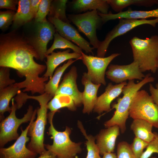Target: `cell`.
<instances>
[{
    "label": "cell",
    "mask_w": 158,
    "mask_h": 158,
    "mask_svg": "<svg viewBox=\"0 0 158 158\" xmlns=\"http://www.w3.org/2000/svg\"><path fill=\"white\" fill-rule=\"evenodd\" d=\"M22 97L25 102L28 99L35 100L40 105L39 108L34 110L31 120L28 132V136L30 137V140L27 147L31 151L40 155L47 151L44 146V140L47 118V104L53 98L46 93L37 96H29L23 93Z\"/></svg>",
    "instance_id": "cell-1"
},
{
    "label": "cell",
    "mask_w": 158,
    "mask_h": 158,
    "mask_svg": "<svg viewBox=\"0 0 158 158\" xmlns=\"http://www.w3.org/2000/svg\"><path fill=\"white\" fill-rule=\"evenodd\" d=\"M154 80L150 73H148L145 75L142 80L137 83H135L134 80L129 81L123 88V97L118 98L117 103L113 104L112 107L115 109V111L112 117L104 122L105 127L116 125L119 127L121 133H124L126 129V123L129 116L130 107L134 95L144 85L154 82Z\"/></svg>",
    "instance_id": "cell-2"
},
{
    "label": "cell",
    "mask_w": 158,
    "mask_h": 158,
    "mask_svg": "<svg viewBox=\"0 0 158 158\" xmlns=\"http://www.w3.org/2000/svg\"><path fill=\"white\" fill-rule=\"evenodd\" d=\"M56 111L49 112L47 118L50 126L47 133L53 140L52 144H44L46 150L58 158H75L82 151L81 142H75L70 139L71 129L66 126L65 130L59 131L56 129L53 123V118Z\"/></svg>",
    "instance_id": "cell-3"
},
{
    "label": "cell",
    "mask_w": 158,
    "mask_h": 158,
    "mask_svg": "<svg viewBox=\"0 0 158 158\" xmlns=\"http://www.w3.org/2000/svg\"><path fill=\"white\" fill-rule=\"evenodd\" d=\"M129 43L133 61L138 63L141 71H150L155 73L158 60V35L145 39L135 36L130 40Z\"/></svg>",
    "instance_id": "cell-4"
},
{
    "label": "cell",
    "mask_w": 158,
    "mask_h": 158,
    "mask_svg": "<svg viewBox=\"0 0 158 158\" xmlns=\"http://www.w3.org/2000/svg\"><path fill=\"white\" fill-rule=\"evenodd\" d=\"M129 116L133 119L146 121L158 129V106L145 90L138 91L132 100Z\"/></svg>",
    "instance_id": "cell-5"
},
{
    "label": "cell",
    "mask_w": 158,
    "mask_h": 158,
    "mask_svg": "<svg viewBox=\"0 0 158 158\" xmlns=\"http://www.w3.org/2000/svg\"><path fill=\"white\" fill-rule=\"evenodd\" d=\"M11 110L9 115L1 121L0 123V147H4L8 142L16 140L19 136L18 133L19 127L23 123L30 121L34 110L32 106H29L26 113L21 118L17 117L16 112L17 109L14 99H12Z\"/></svg>",
    "instance_id": "cell-6"
},
{
    "label": "cell",
    "mask_w": 158,
    "mask_h": 158,
    "mask_svg": "<svg viewBox=\"0 0 158 158\" xmlns=\"http://www.w3.org/2000/svg\"><path fill=\"white\" fill-rule=\"evenodd\" d=\"M98 12L97 10H93L81 14L68 15V18L70 21L87 37L93 47L97 49L101 41L97 38L96 30L103 23Z\"/></svg>",
    "instance_id": "cell-7"
},
{
    "label": "cell",
    "mask_w": 158,
    "mask_h": 158,
    "mask_svg": "<svg viewBox=\"0 0 158 158\" xmlns=\"http://www.w3.org/2000/svg\"><path fill=\"white\" fill-rule=\"evenodd\" d=\"M158 24V18L154 19H119V23L106 35L104 40L101 41L97 51V56L104 57L110 42L115 38L124 35L140 25L148 24L154 27Z\"/></svg>",
    "instance_id": "cell-8"
},
{
    "label": "cell",
    "mask_w": 158,
    "mask_h": 158,
    "mask_svg": "<svg viewBox=\"0 0 158 158\" xmlns=\"http://www.w3.org/2000/svg\"><path fill=\"white\" fill-rule=\"evenodd\" d=\"M121 54L114 53L110 56L104 57L87 55L81 53V59L87 69V74L94 84L106 85L105 75L107 68L110 63Z\"/></svg>",
    "instance_id": "cell-9"
},
{
    "label": "cell",
    "mask_w": 158,
    "mask_h": 158,
    "mask_svg": "<svg viewBox=\"0 0 158 158\" xmlns=\"http://www.w3.org/2000/svg\"><path fill=\"white\" fill-rule=\"evenodd\" d=\"M107 77L117 84L126 80L138 79L142 80L145 77L138 63L134 61L126 65L110 64L105 73Z\"/></svg>",
    "instance_id": "cell-10"
},
{
    "label": "cell",
    "mask_w": 158,
    "mask_h": 158,
    "mask_svg": "<svg viewBox=\"0 0 158 158\" xmlns=\"http://www.w3.org/2000/svg\"><path fill=\"white\" fill-rule=\"evenodd\" d=\"M37 23L35 35L31 39H28L40 60L43 61L46 57L47 44L54 37L56 30L54 25L47 20Z\"/></svg>",
    "instance_id": "cell-11"
},
{
    "label": "cell",
    "mask_w": 158,
    "mask_h": 158,
    "mask_svg": "<svg viewBox=\"0 0 158 158\" xmlns=\"http://www.w3.org/2000/svg\"><path fill=\"white\" fill-rule=\"evenodd\" d=\"M30 124L31 121L25 129L21 128V134L13 145L6 148L0 147V158H35L37 154L26 146L30 139L28 132Z\"/></svg>",
    "instance_id": "cell-12"
},
{
    "label": "cell",
    "mask_w": 158,
    "mask_h": 158,
    "mask_svg": "<svg viewBox=\"0 0 158 158\" xmlns=\"http://www.w3.org/2000/svg\"><path fill=\"white\" fill-rule=\"evenodd\" d=\"M48 19L61 36L75 44L86 53L93 54L92 50L94 48L90 46V43L83 38L73 26L57 18L48 17Z\"/></svg>",
    "instance_id": "cell-13"
},
{
    "label": "cell",
    "mask_w": 158,
    "mask_h": 158,
    "mask_svg": "<svg viewBox=\"0 0 158 158\" xmlns=\"http://www.w3.org/2000/svg\"><path fill=\"white\" fill-rule=\"evenodd\" d=\"M77 76L76 68L73 66L64 75L55 95L63 94L70 96L77 107L83 104L82 92L78 90L76 83Z\"/></svg>",
    "instance_id": "cell-14"
},
{
    "label": "cell",
    "mask_w": 158,
    "mask_h": 158,
    "mask_svg": "<svg viewBox=\"0 0 158 158\" xmlns=\"http://www.w3.org/2000/svg\"><path fill=\"white\" fill-rule=\"evenodd\" d=\"M127 84L126 81L115 85L109 83L105 92L97 97L93 109L94 112L99 114L104 111H109L111 103L122 93L123 87Z\"/></svg>",
    "instance_id": "cell-15"
},
{
    "label": "cell",
    "mask_w": 158,
    "mask_h": 158,
    "mask_svg": "<svg viewBox=\"0 0 158 158\" xmlns=\"http://www.w3.org/2000/svg\"><path fill=\"white\" fill-rule=\"evenodd\" d=\"M120 129L117 126H114L102 129L95 137L96 144L100 155L106 152H113L117 137L120 135Z\"/></svg>",
    "instance_id": "cell-16"
},
{
    "label": "cell",
    "mask_w": 158,
    "mask_h": 158,
    "mask_svg": "<svg viewBox=\"0 0 158 158\" xmlns=\"http://www.w3.org/2000/svg\"><path fill=\"white\" fill-rule=\"evenodd\" d=\"M81 82L84 86L82 92L83 112L89 114L93 110L97 98L98 90L101 85L93 83L85 72L82 76Z\"/></svg>",
    "instance_id": "cell-17"
},
{
    "label": "cell",
    "mask_w": 158,
    "mask_h": 158,
    "mask_svg": "<svg viewBox=\"0 0 158 158\" xmlns=\"http://www.w3.org/2000/svg\"><path fill=\"white\" fill-rule=\"evenodd\" d=\"M102 19L103 23L112 20L121 18L135 19H146L150 18H158V8L156 9L149 11L133 10L129 8L125 11L113 14L109 12L107 14L98 12Z\"/></svg>",
    "instance_id": "cell-18"
},
{
    "label": "cell",
    "mask_w": 158,
    "mask_h": 158,
    "mask_svg": "<svg viewBox=\"0 0 158 158\" xmlns=\"http://www.w3.org/2000/svg\"><path fill=\"white\" fill-rule=\"evenodd\" d=\"M70 49H68L62 51L53 52L50 55H47L45 63L46 71L43 77L51 78L53 73L60 64L65 61L71 59H80L81 54L74 52L70 53Z\"/></svg>",
    "instance_id": "cell-19"
},
{
    "label": "cell",
    "mask_w": 158,
    "mask_h": 158,
    "mask_svg": "<svg viewBox=\"0 0 158 158\" xmlns=\"http://www.w3.org/2000/svg\"><path fill=\"white\" fill-rule=\"evenodd\" d=\"M72 5L73 8L77 11L97 10L103 14L108 13L109 7L107 0H75Z\"/></svg>",
    "instance_id": "cell-20"
},
{
    "label": "cell",
    "mask_w": 158,
    "mask_h": 158,
    "mask_svg": "<svg viewBox=\"0 0 158 158\" xmlns=\"http://www.w3.org/2000/svg\"><path fill=\"white\" fill-rule=\"evenodd\" d=\"M153 126L150 122L141 119H133L130 126V129L135 137L149 143L155 138L154 132H152Z\"/></svg>",
    "instance_id": "cell-21"
},
{
    "label": "cell",
    "mask_w": 158,
    "mask_h": 158,
    "mask_svg": "<svg viewBox=\"0 0 158 158\" xmlns=\"http://www.w3.org/2000/svg\"><path fill=\"white\" fill-rule=\"evenodd\" d=\"M34 18L31 11L30 0H19L13 22V27L18 28L30 22Z\"/></svg>",
    "instance_id": "cell-22"
},
{
    "label": "cell",
    "mask_w": 158,
    "mask_h": 158,
    "mask_svg": "<svg viewBox=\"0 0 158 158\" xmlns=\"http://www.w3.org/2000/svg\"><path fill=\"white\" fill-rule=\"evenodd\" d=\"M15 83L0 90V121L5 118L4 114L5 112H11V107L9 106L10 101L20 89Z\"/></svg>",
    "instance_id": "cell-23"
},
{
    "label": "cell",
    "mask_w": 158,
    "mask_h": 158,
    "mask_svg": "<svg viewBox=\"0 0 158 158\" xmlns=\"http://www.w3.org/2000/svg\"><path fill=\"white\" fill-rule=\"evenodd\" d=\"M76 60L72 59L68 60L62 66L57 68L52 77L45 85L44 93L52 98L55 95L59 86L61 77L66 69Z\"/></svg>",
    "instance_id": "cell-24"
},
{
    "label": "cell",
    "mask_w": 158,
    "mask_h": 158,
    "mask_svg": "<svg viewBox=\"0 0 158 158\" xmlns=\"http://www.w3.org/2000/svg\"><path fill=\"white\" fill-rule=\"evenodd\" d=\"M111 8L117 13L123 11L130 5L149 7L158 4V0H107Z\"/></svg>",
    "instance_id": "cell-25"
},
{
    "label": "cell",
    "mask_w": 158,
    "mask_h": 158,
    "mask_svg": "<svg viewBox=\"0 0 158 158\" xmlns=\"http://www.w3.org/2000/svg\"><path fill=\"white\" fill-rule=\"evenodd\" d=\"M47 106L48 109L51 111L57 112L63 108L74 111L77 108L72 99L70 96L63 94L55 95L48 102Z\"/></svg>",
    "instance_id": "cell-26"
},
{
    "label": "cell",
    "mask_w": 158,
    "mask_h": 158,
    "mask_svg": "<svg viewBox=\"0 0 158 158\" xmlns=\"http://www.w3.org/2000/svg\"><path fill=\"white\" fill-rule=\"evenodd\" d=\"M71 49L74 52L81 54L82 49L70 41L60 35L57 32L54 35V40L51 46L47 49L46 55H49L56 49Z\"/></svg>",
    "instance_id": "cell-27"
},
{
    "label": "cell",
    "mask_w": 158,
    "mask_h": 158,
    "mask_svg": "<svg viewBox=\"0 0 158 158\" xmlns=\"http://www.w3.org/2000/svg\"><path fill=\"white\" fill-rule=\"evenodd\" d=\"M67 0H52L51 5L48 17L56 18L64 22H71L66 15Z\"/></svg>",
    "instance_id": "cell-28"
},
{
    "label": "cell",
    "mask_w": 158,
    "mask_h": 158,
    "mask_svg": "<svg viewBox=\"0 0 158 158\" xmlns=\"http://www.w3.org/2000/svg\"><path fill=\"white\" fill-rule=\"evenodd\" d=\"M78 126L86 139L85 143L87 151L86 158H102L100 157L99 149L95 142V137L91 135H87L80 121H78Z\"/></svg>",
    "instance_id": "cell-29"
},
{
    "label": "cell",
    "mask_w": 158,
    "mask_h": 158,
    "mask_svg": "<svg viewBox=\"0 0 158 158\" xmlns=\"http://www.w3.org/2000/svg\"><path fill=\"white\" fill-rule=\"evenodd\" d=\"M52 1L41 0L38 11L35 18L36 23L42 22L47 20L46 16L49 13Z\"/></svg>",
    "instance_id": "cell-30"
},
{
    "label": "cell",
    "mask_w": 158,
    "mask_h": 158,
    "mask_svg": "<svg viewBox=\"0 0 158 158\" xmlns=\"http://www.w3.org/2000/svg\"><path fill=\"white\" fill-rule=\"evenodd\" d=\"M117 158H136L130 147V145L126 141L118 143L117 149Z\"/></svg>",
    "instance_id": "cell-31"
},
{
    "label": "cell",
    "mask_w": 158,
    "mask_h": 158,
    "mask_svg": "<svg viewBox=\"0 0 158 158\" xmlns=\"http://www.w3.org/2000/svg\"><path fill=\"white\" fill-rule=\"evenodd\" d=\"M148 143L140 138L135 137L130 147L136 158H141L144 149L146 148Z\"/></svg>",
    "instance_id": "cell-32"
},
{
    "label": "cell",
    "mask_w": 158,
    "mask_h": 158,
    "mask_svg": "<svg viewBox=\"0 0 158 158\" xmlns=\"http://www.w3.org/2000/svg\"><path fill=\"white\" fill-rule=\"evenodd\" d=\"M16 12L8 10L0 11V28L4 30L7 28L13 23Z\"/></svg>",
    "instance_id": "cell-33"
},
{
    "label": "cell",
    "mask_w": 158,
    "mask_h": 158,
    "mask_svg": "<svg viewBox=\"0 0 158 158\" xmlns=\"http://www.w3.org/2000/svg\"><path fill=\"white\" fill-rule=\"evenodd\" d=\"M0 90L15 83V80L10 78L9 68L0 67Z\"/></svg>",
    "instance_id": "cell-34"
},
{
    "label": "cell",
    "mask_w": 158,
    "mask_h": 158,
    "mask_svg": "<svg viewBox=\"0 0 158 158\" xmlns=\"http://www.w3.org/2000/svg\"><path fill=\"white\" fill-rule=\"evenodd\" d=\"M154 139L149 143L140 158H149L153 153L158 154V133L156 132H154Z\"/></svg>",
    "instance_id": "cell-35"
},
{
    "label": "cell",
    "mask_w": 158,
    "mask_h": 158,
    "mask_svg": "<svg viewBox=\"0 0 158 158\" xmlns=\"http://www.w3.org/2000/svg\"><path fill=\"white\" fill-rule=\"evenodd\" d=\"M18 1L17 0H0V8L17 11L16 6L18 4Z\"/></svg>",
    "instance_id": "cell-36"
},
{
    "label": "cell",
    "mask_w": 158,
    "mask_h": 158,
    "mask_svg": "<svg viewBox=\"0 0 158 158\" xmlns=\"http://www.w3.org/2000/svg\"><path fill=\"white\" fill-rule=\"evenodd\" d=\"M151 96L154 103L158 106V83L154 87L151 84H150L149 87Z\"/></svg>",
    "instance_id": "cell-37"
},
{
    "label": "cell",
    "mask_w": 158,
    "mask_h": 158,
    "mask_svg": "<svg viewBox=\"0 0 158 158\" xmlns=\"http://www.w3.org/2000/svg\"><path fill=\"white\" fill-rule=\"evenodd\" d=\"M41 1V0H30V9L34 18L38 11Z\"/></svg>",
    "instance_id": "cell-38"
},
{
    "label": "cell",
    "mask_w": 158,
    "mask_h": 158,
    "mask_svg": "<svg viewBox=\"0 0 158 158\" xmlns=\"http://www.w3.org/2000/svg\"><path fill=\"white\" fill-rule=\"evenodd\" d=\"M37 158H58L55 155L49 151H47L43 154L40 155Z\"/></svg>",
    "instance_id": "cell-39"
},
{
    "label": "cell",
    "mask_w": 158,
    "mask_h": 158,
    "mask_svg": "<svg viewBox=\"0 0 158 158\" xmlns=\"http://www.w3.org/2000/svg\"><path fill=\"white\" fill-rule=\"evenodd\" d=\"M102 158H117V155L113 152H106L103 154Z\"/></svg>",
    "instance_id": "cell-40"
},
{
    "label": "cell",
    "mask_w": 158,
    "mask_h": 158,
    "mask_svg": "<svg viewBox=\"0 0 158 158\" xmlns=\"http://www.w3.org/2000/svg\"><path fill=\"white\" fill-rule=\"evenodd\" d=\"M157 71L158 73V60L157 62Z\"/></svg>",
    "instance_id": "cell-41"
},
{
    "label": "cell",
    "mask_w": 158,
    "mask_h": 158,
    "mask_svg": "<svg viewBox=\"0 0 158 158\" xmlns=\"http://www.w3.org/2000/svg\"><path fill=\"white\" fill-rule=\"evenodd\" d=\"M149 158H157V157H150Z\"/></svg>",
    "instance_id": "cell-42"
}]
</instances>
